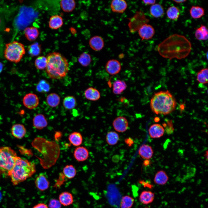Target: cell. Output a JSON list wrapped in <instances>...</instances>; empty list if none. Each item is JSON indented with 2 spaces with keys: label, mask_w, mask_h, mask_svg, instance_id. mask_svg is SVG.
I'll return each mask as SVG.
<instances>
[{
  "label": "cell",
  "mask_w": 208,
  "mask_h": 208,
  "mask_svg": "<svg viewBox=\"0 0 208 208\" xmlns=\"http://www.w3.org/2000/svg\"><path fill=\"white\" fill-rule=\"evenodd\" d=\"M134 201V199L131 197L126 195L123 196L120 203V208H131Z\"/></svg>",
  "instance_id": "cell-39"
},
{
  "label": "cell",
  "mask_w": 208,
  "mask_h": 208,
  "mask_svg": "<svg viewBox=\"0 0 208 208\" xmlns=\"http://www.w3.org/2000/svg\"><path fill=\"white\" fill-rule=\"evenodd\" d=\"M36 88L37 90L39 92L46 93L49 91L50 86L46 81L42 80L37 85Z\"/></svg>",
  "instance_id": "cell-41"
},
{
  "label": "cell",
  "mask_w": 208,
  "mask_h": 208,
  "mask_svg": "<svg viewBox=\"0 0 208 208\" xmlns=\"http://www.w3.org/2000/svg\"><path fill=\"white\" fill-rule=\"evenodd\" d=\"M63 24L62 17L59 15H55L52 16L50 18L49 26L51 29H57L61 27Z\"/></svg>",
  "instance_id": "cell-20"
},
{
  "label": "cell",
  "mask_w": 208,
  "mask_h": 208,
  "mask_svg": "<svg viewBox=\"0 0 208 208\" xmlns=\"http://www.w3.org/2000/svg\"><path fill=\"white\" fill-rule=\"evenodd\" d=\"M68 139L73 146L77 147L79 146L83 142L81 134L77 132H74L71 133L69 135Z\"/></svg>",
  "instance_id": "cell-26"
},
{
  "label": "cell",
  "mask_w": 208,
  "mask_h": 208,
  "mask_svg": "<svg viewBox=\"0 0 208 208\" xmlns=\"http://www.w3.org/2000/svg\"><path fill=\"white\" fill-rule=\"evenodd\" d=\"M155 197L154 194L150 191H144L141 193L139 200L142 203L147 205L153 201Z\"/></svg>",
  "instance_id": "cell-23"
},
{
  "label": "cell",
  "mask_w": 208,
  "mask_h": 208,
  "mask_svg": "<svg viewBox=\"0 0 208 208\" xmlns=\"http://www.w3.org/2000/svg\"><path fill=\"white\" fill-rule=\"evenodd\" d=\"M167 126V127L166 128V130L167 133L170 134L172 133L174 131V128L171 120L168 121L167 122V126L166 125V127Z\"/></svg>",
  "instance_id": "cell-44"
},
{
  "label": "cell",
  "mask_w": 208,
  "mask_h": 208,
  "mask_svg": "<svg viewBox=\"0 0 208 208\" xmlns=\"http://www.w3.org/2000/svg\"><path fill=\"white\" fill-rule=\"evenodd\" d=\"M59 201L61 205L64 206H68L72 204L73 202L72 194L68 192H64L59 195Z\"/></svg>",
  "instance_id": "cell-21"
},
{
  "label": "cell",
  "mask_w": 208,
  "mask_h": 208,
  "mask_svg": "<svg viewBox=\"0 0 208 208\" xmlns=\"http://www.w3.org/2000/svg\"><path fill=\"white\" fill-rule=\"evenodd\" d=\"M195 36L198 40H207L208 37V31L206 27L201 25L199 28L196 30Z\"/></svg>",
  "instance_id": "cell-29"
},
{
  "label": "cell",
  "mask_w": 208,
  "mask_h": 208,
  "mask_svg": "<svg viewBox=\"0 0 208 208\" xmlns=\"http://www.w3.org/2000/svg\"><path fill=\"white\" fill-rule=\"evenodd\" d=\"M66 178L62 173H61L60 174L59 178L55 184V187L57 188L60 187L66 181Z\"/></svg>",
  "instance_id": "cell-43"
},
{
  "label": "cell",
  "mask_w": 208,
  "mask_h": 208,
  "mask_svg": "<svg viewBox=\"0 0 208 208\" xmlns=\"http://www.w3.org/2000/svg\"><path fill=\"white\" fill-rule=\"evenodd\" d=\"M168 177L165 171L160 170L155 174L154 179V183L158 185H164L168 181Z\"/></svg>",
  "instance_id": "cell-27"
},
{
  "label": "cell",
  "mask_w": 208,
  "mask_h": 208,
  "mask_svg": "<svg viewBox=\"0 0 208 208\" xmlns=\"http://www.w3.org/2000/svg\"><path fill=\"white\" fill-rule=\"evenodd\" d=\"M36 171L34 163L17 157L15 164L8 176L13 184L16 185L31 177Z\"/></svg>",
  "instance_id": "cell-4"
},
{
  "label": "cell",
  "mask_w": 208,
  "mask_h": 208,
  "mask_svg": "<svg viewBox=\"0 0 208 208\" xmlns=\"http://www.w3.org/2000/svg\"><path fill=\"white\" fill-rule=\"evenodd\" d=\"M150 14L156 18L161 17L164 14V10L163 6L158 3L152 5L150 8Z\"/></svg>",
  "instance_id": "cell-24"
},
{
  "label": "cell",
  "mask_w": 208,
  "mask_h": 208,
  "mask_svg": "<svg viewBox=\"0 0 208 208\" xmlns=\"http://www.w3.org/2000/svg\"><path fill=\"white\" fill-rule=\"evenodd\" d=\"M47 64L46 72L48 77L54 79H60L66 76L69 70L67 59L59 53H49L46 57Z\"/></svg>",
  "instance_id": "cell-2"
},
{
  "label": "cell",
  "mask_w": 208,
  "mask_h": 208,
  "mask_svg": "<svg viewBox=\"0 0 208 208\" xmlns=\"http://www.w3.org/2000/svg\"><path fill=\"white\" fill-rule=\"evenodd\" d=\"M73 155L78 161H83L87 160L89 157L88 151L84 147L77 146L74 150Z\"/></svg>",
  "instance_id": "cell-13"
},
{
  "label": "cell",
  "mask_w": 208,
  "mask_h": 208,
  "mask_svg": "<svg viewBox=\"0 0 208 208\" xmlns=\"http://www.w3.org/2000/svg\"><path fill=\"white\" fill-rule=\"evenodd\" d=\"M27 50L29 55L32 57L39 55L41 52L40 45L38 42L33 43L28 46Z\"/></svg>",
  "instance_id": "cell-34"
},
{
  "label": "cell",
  "mask_w": 208,
  "mask_h": 208,
  "mask_svg": "<svg viewBox=\"0 0 208 208\" xmlns=\"http://www.w3.org/2000/svg\"><path fill=\"white\" fill-rule=\"evenodd\" d=\"M24 34L26 38L29 41H33L38 37L39 33L38 29L33 26L25 28Z\"/></svg>",
  "instance_id": "cell-17"
},
{
  "label": "cell",
  "mask_w": 208,
  "mask_h": 208,
  "mask_svg": "<svg viewBox=\"0 0 208 208\" xmlns=\"http://www.w3.org/2000/svg\"><path fill=\"white\" fill-rule=\"evenodd\" d=\"M150 136L152 138H159L163 135L164 129L160 125L155 124L151 125L148 129Z\"/></svg>",
  "instance_id": "cell-15"
},
{
  "label": "cell",
  "mask_w": 208,
  "mask_h": 208,
  "mask_svg": "<svg viewBox=\"0 0 208 208\" xmlns=\"http://www.w3.org/2000/svg\"><path fill=\"white\" fill-rule=\"evenodd\" d=\"M3 24V21L1 16L0 15V30L2 28Z\"/></svg>",
  "instance_id": "cell-48"
},
{
  "label": "cell",
  "mask_w": 208,
  "mask_h": 208,
  "mask_svg": "<svg viewBox=\"0 0 208 208\" xmlns=\"http://www.w3.org/2000/svg\"><path fill=\"white\" fill-rule=\"evenodd\" d=\"M33 123L35 128L40 130L46 127L48 125V122L46 117L42 114H38L34 117Z\"/></svg>",
  "instance_id": "cell-16"
},
{
  "label": "cell",
  "mask_w": 208,
  "mask_h": 208,
  "mask_svg": "<svg viewBox=\"0 0 208 208\" xmlns=\"http://www.w3.org/2000/svg\"><path fill=\"white\" fill-rule=\"evenodd\" d=\"M173 1L174 2H175V3H181L183 2H184L186 1H187V0H174Z\"/></svg>",
  "instance_id": "cell-49"
},
{
  "label": "cell",
  "mask_w": 208,
  "mask_h": 208,
  "mask_svg": "<svg viewBox=\"0 0 208 208\" xmlns=\"http://www.w3.org/2000/svg\"><path fill=\"white\" fill-rule=\"evenodd\" d=\"M46 101L49 106L52 107H55L59 105L60 101V98L56 93H52L47 96Z\"/></svg>",
  "instance_id": "cell-25"
},
{
  "label": "cell",
  "mask_w": 208,
  "mask_h": 208,
  "mask_svg": "<svg viewBox=\"0 0 208 208\" xmlns=\"http://www.w3.org/2000/svg\"><path fill=\"white\" fill-rule=\"evenodd\" d=\"M11 133L14 137L18 139H21L25 136L26 133V130L23 125L16 124L12 126Z\"/></svg>",
  "instance_id": "cell-19"
},
{
  "label": "cell",
  "mask_w": 208,
  "mask_h": 208,
  "mask_svg": "<svg viewBox=\"0 0 208 208\" xmlns=\"http://www.w3.org/2000/svg\"><path fill=\"white\" fill-rule=\"evenodd\" d=\"M127 7V3L124 0H113L110 4V8L112 11L117 13H123Z\"/></svg>",
  "instance_id": "cell-12"
},
{
  "label": "cell",
  "mask_w": 208,
  "mask_h": 208,
  "mask_svg": "<svg viewBox=\"0 0 208 208\" xmlns=\"http://www.w3.org/2000/svg\"><path fill=\"white\" fill-rule=\"evenodd\" d=\"M138 153L139 155L142 158L148 160L152 158L153 152L151 146L144 144L140 147Z\"/></svg>",
  "instance_id": "cell-22"
},
{
  "label": "cell",
  "mask_w": 208,
  "mask_h": 208,
  "mask_svg": "<svg viewBox=\"0 0 208 208\" xmlns=\"http://www.w3.org/2000/svg\"><path fill=\"white\" fill-rule=\"evenodd\" d=\"M159 118L158 117H156L154 118V121L156 122H159Z\"/></svg>",
  "instance_id": "cell-52"
},
{
  "label": "cell",
  "mask_w": 208,
  "mask_h": 208,
  "mask_svg": "<svg viewBox=\"0 0 208 208\" xmlns=\"http://www.w3.org/2000/svg\"><path fill=\"white\" fill-rule=\"evenodd\" d=\"M205 157H206V159L207 160L208 159V151H206V153L205 154Z\"/></svg>",
  "instance_id": "cell-53"
},
{
  "label": "cell",
  "mask_w": 208,
  "mask_h": 208,
  "mask_svg": "<svg viewBox=\"0 0 208 208\" xmlns=\"http://www.w3.org/2000/svg\"><path fill=\"white\" fill-rule=\"evenodd\" d=\"M78 61L82 66H87L90 65L91 61V56L88 53L84 52L80 55L78 58Z\"/></svg>",
  "instance_id": "cell-38"
},
{
  "label": "cell",
  "mask_w": 208,
  "mask_h": 208,
  "mask_svg": "<svg viewBox=\"0 0 208 208\" xmlns=\"http://www.w3.org/2000/svg\"><path fill=\"white\" fill-rule=\"evenodd\" d=\"M17 157L15 151L10 147H0V174L8 175Z\"/></svg>",
  "instance_id": "cell-5"
},
{
  "label": "cell",
  "mask_w": 208,
  "mask_h": 208,
  "mask_svg": "<svg viewBox=\"0 0 208 208\" xmlns=\"http://www.w3.org/2000/svg\"><path fill=\"white\" fill-rule=\"evenodd\" d=\"M77 105L75 98L73 96H68L65 97L63 101V105L66 109L70 110L74 108Z\"/></svg>",
  "instance_id": "cell-30"
},
{
  "label": "cell",
  "mask_w": 208,
  "mask_h": 208,
  "mask_svg": "<svg viewBox=\"0 0 208 208\" xmlns=\"http://www.w3.org/2000/svg\"><path fill=\"white\" fill-rule=\"evenodd\" d=\"M176 105L174 98L168 90L155 93L150 101L151 109L157 114H168L175 110Z\"/></svg>",
  "instance_id": "cell-3"
},
{
  "label": "cell",
  "mask_w": 208,
  "mask_h": 208,
  "mask_svg": "<svg viewBox=\"0 0 208 208\" xmlns=\"http://www.w3.org/2000/svg\"><path fill=\"white\" fill-rule=\"evenodd\" d=\"M119 139L118 134L116 132L110 131L108 132L106 136V141L108 144L114 145L116 144Z\"/></svg>",
  "instance_id": "cell-36"
},
{
  "label": "cell",
  "mask_w": 208,
  "mask_h": 208,
  "mask_svg": "<svg viewBox=\"0 0 208 208\" xmlns=\"http://www.w3.org/2000/svg\"><path fill=\"white\" fill-rule=\"evenodd\" d=\"M24 105L27 108L32 109L36 108L39 103V99L36 94L28 93L25 94L23 99Z\"/></svg>",
  "instance_id": "cell-7"
},
{
  "label": "cell",
  "mask_w": 208,
  "mask_h": 208,
  "mask_svg": "<svg viewBox=\"0 0 208 208\" xmlns=\"http://www.w3.org/2000/svg\"><path fill=\"white\" fill-rule=\"evenodd\" d=\"M150 161L148 160H145L144 162V164L145 166H147L150 164Z\"/></svg>",
  "instance_id": "cell-50"
},
{
  "label": "cell",
  "mask_w": 208,
  "mask_h": 208,
  "mask_svg": "<svg viewBox=\"0 0 208 208\" xmlns=\"http://www.w3.org/2000/svg\"><path fill=\"white\" fill-rule=\"evenodd\" d=\"M142 1L146 5H152L155 4V0H142Z\"/></svg>",
  "instance_id": "cell-46"
},
{
  "label": "cell",
  "mask_w": 208,
  "mask_h": 208,
  "mask_svg": "<svg viewBox=\"0 0 208 208\" xmlns=\"http://www.w3.org/2000/svg\"><path fill=\"white\" fill-rule=\"evenodd\" d=\"M112 125L114 129L119 132L126 131L128 127V122L127 119L123 116H119L113 121Z\"/></svg>",
  "instance_id": "cell-10"
},
{
  "label": "cell",
  "mask_w": 208,
  "mask_h": 208,
  "mask_svg": "<svg viewBox=\"0 0 208 208\" xmlns=\"http://www.w3.org/2000/svg\"><path fill=\"white\" fill-rule=\"evenodd\" d=\"M138 31L139 36L142 40H148L152 38L155 33V30L153 27L147 23L141 26Z\"/></svg>",
  "instance_id": "cell-8"
},
{
  "label": "cell",
  "mask_w": 208,
  "mask_h": 208,
  "mask_svg": "<svg viewBox=\"0 0 208 208\" xmlns=\"http://www.w3.org/2000/svg\"><path fill=\"white\" fill-rule=\"evenodd\" d=\"M32 208H49V207L46 204L41 203L36 205Z\"/></svg>",
  "instance_id": "cell-45"
},
{
  "label": "cell",
  "mask_w": 208,
  "mask_h": 208,
  "mask_svg": "<svg viewBox=\"0 0 208 208\" xmlns=\"http://www.w3.org/2000/svg\"><path fill=\"white\" fill-rule=\"evenodd\" d=\"M127 140L125 141L126 143L128 144L129 146L131 145L133 143V141L131 139L128 138Z\"/></svg>",
  "instance_id": "cell-47"
},
{
  "label": "cell",
  "mask_w": 208,
  "mask_h": 208,
  "mask_svg": "<svg viewBox=\"0 0 208 208\" xmlns=\"http://www.w3.org/2000/svg\"><path fill=\"white\" fill-rule=\"evenodd\" d=\"M61 8L63 11L69 12L72 11L75 8L76 2L73 0H62L60 2Z\"/></svg>",
  "instance_id": "cell-28"
},
{
  "label": "cell",
  "mask_w": 208,
  "mask_h": 208,
  "mask_svg": "<svg viewBox=\"0 0 208 208\" xmlns=\"http://www.w3.org/2000/svg\"><path fill=\"white\" fill-rule=\"evenodd\" d=\"M157 51L163 57L181 60L187 57L192 49L190 42L185 36L174 34L165 39L157 47Z\"/></svg>",
  "instance_id": "cell-1"
},
{
  "label": "cell",
  "mask_w": 208,
  "mask_h": 208,
  "mask_svg": "<svg viewBox=\"0 0 208 208\" xmlns=\"http://www.w3.org/2000/svg\"><path fill=\"white\" fill-rule=\"evenodd\" d=\"M127 87V84L124 81L117 80L113 83V92L116 94H120L126 89Z\"/></svg>",
  "instance_id": "cell-31"
},
{
  "label": "cell",
  "mask_w": 208,
  "mask_h": 208,
  "mask_svg": "<svg viewBox=\"0 0 208 208\" xmlns=\"http://www.w3.org/2000/svg\"><path fill=\"white\" fill-rule=\"evenodd\" d=\"M3 67L2 63L0 62V73H1Z\"/></svg>",
  "instance_id": "cell-51"
},
{
  "label": "cell",
  "mask_w": 208,
  "mask_h": 208,
  "mask_svg": "<svg viewBox=\"0 0 208 208\" xmlns=\"http://www.w3.org/2000/svg\"><path fill=\"white\" fill-rule=\"evenodd\" d=\"M23 44L17 41H13L5 45L4 54L5 58L11 62H19L25 54Z\"/></svg>",
  "instance_id": "cell-6"
},
{
  "label": "cell",
  "mask_w": 208,
  "mask_h": 208,
  "mask_svg": "<svg viewBox=\"0 0 208 208\" xmlns=\"http://www.w3.org/2000/svg\"><path fill=\"white\" fill-rule=\"evenodd\" d=\"M84 95L88 100L91 101H96L100 98L99 92L96 89L93 87H89L85 91Z\"/></svg>",
  "instance_id": "cell-18"
},
{
  "label": "cell",
  "mask_w": 208,
  "mask_h": 208,
  "mask_svg": "<svg viewBox=\"0 0 208 208\" xmlns=\"http://www.w3.org/2000/svg\"><path fill=\"white\" fill-rule=\"evenodd\" d=\"M61 205L58 200L52 199L49 201L48 207L49 208H61Z\"/></svg>",
  "instance_id": "cell-42"
},
{
  "label": "cell",
  "mask_w": 208,
  "mask_h": 208,
  "mask_svg": "<svg viewBox=\"0 0 208 208\" xmlns=\"http://www.w3.org/2000/svg\"><path fill=\"white\" fill-rule=\"evenodd\" d=\"M180 14L179 9L174 6L170 7L166 11V14L168 18L174 21H176L178 19Z\"/></svg>",
  "instance_id": "cell-35"
},
{
  "label": "cell",
  "mask_w": 208,
  "mask_h": 208,
  "mask_svg": "<svg viewBox=\"0 0 208 208\" xmlns=\"http://www.w3.org/2000/svg\"><path fill=\"white\" fill-rule=\"evenodd\" d=\"M47 64L46 57L44 56L38 57L35 60L34 65L36 68L39 70L45 69Z\"/></svg>",
  "instance_id": "cell-37"
},
{
  "label": "cell",
  "mask_w": 208,
  "mask_h": 208,
  "mask_svg": "<svg viewBox=\"0 0 208 208\" xmlns=\"http://www.w3.org/2000/svg\"><path fill=\"white\" fill-rule=\"evenodd\" d=\"M35 183L36 187L40 190L43 191L49 187L50 182L43 173L40 174L36 178Z\"/></svg>",
  "instance_id": "cell-11"
},
{
  "label": "cell",
  "mask_w": 208,
  "mask_h": 208,
  "mask_svg": "<svg viewBox=\"0 0 208 208\" xmlns=\"http://www.w3.org/2000/svg\"><path fill=\"white\" fill-rule=\"evenodd\" d=\"M105 68L108 73L111 75H114L119 73L121 69V65L117 60L111 59L107 62Z\"/></svg>",
  "instance_id": "cell-9"
},
{
  "label": "cell",
  "mask_w": 208,
  "mask_h": 208,
  "mask_svg": "<svg viewBox=\"0 0 208 208\" xmlns=\"http://www.w3.org/2000/svg\"><path fill=\"white\" fill-rule=\"evenodd\" d=\"M62 173L67 179H71L75 177L77 171L73 165H66L63 168Z\"/></svg>",
  "instance_id": "cell-33"
},
{
  "label": "cell",
  "mask_w": 208,
  "mask_h": 208,
  "mask_svg": "<svg viewBox=\"0 0 208 208\" xmlns=\"http://www.w3.org/2000/svg\"><path fill=\"white\" fill-rule=\"evenodd\" d=\"M208 69L205 68L202 69L197 73V79L200 83L205 84L208 83Z\"/></svg>",
  "instance_id": "cell-40"
},
{
  "label": "cell",
  "mask_w": 208,
  "mask_h": 208,
  "mask_svg": "<svg viewBox=\"0 0 208 208\" xmlns=\"http://www.w3.org/2000/svg\"><path fill=\"white\" fill-rule=\"evenodd\" d=\"M191 17L194 19L200 18L205 14L204 9L199 6H192L190 11Z\"/></svg>",
  "instance_id": "cell-32"
},
{
  "label": "cell",
  "mask_w": 208,
  "mask_h": 208,
  "mask_svg": "<svg viewBox=\"0 0 208 208\" xmlns=\"http://www.w3.org/2000/svg\"><path fill=\"white\" fill-rule=\"evenodd\" d=\"M89 43L90 47L95 51L101 50L104 46V42L103 38L98 36L91 37L89 40Z\"/></svg>",
  "instance_id": "cell-14"
}]
</instances>
